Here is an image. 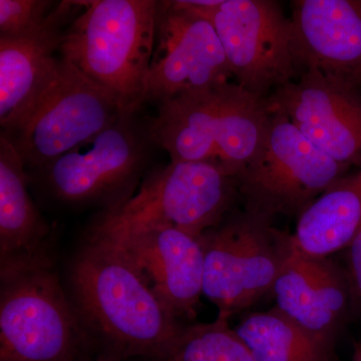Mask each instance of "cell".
Masks as SVG:
<instances>
[{
	"mask_svg": "<svg viewBox=\"0 0 361 361\" xmlns=\"http://www.w3.org/2000/svg\"><path fill=\"white\" fill-rule=\"evenodd\" d=\"M68 278L71 303L97 357L170 356L185 326L110 240L90 231Z\"/></svg>",
	"mask_w": 361,
	"mask_h": 361,
	"instance_id": "obj_1",
	"label": "cell"
},
{
	"mask_svg": "<svg viewBox=\"0 0 361 361\" xmlns=\"http://www.w3.org/2000/svg\"><path fill=\"white\" fill-rule=\"evenodd\" d=\"M66 28L59 56L106 90L125 111L145 103L159 4L156 0H90Z\"/></svg>",
	"mask_w": 361,
	"mask_h": 361,
	"instance_id": "obj_2",
	"label": "cell"
},
{
	"mask_svg": "<svg viewBox=\"0 0 361 361\" xmlns=\"http://www.w3.org/2000/svg\"><path fill=\"white\" fill-rule=\"evenodd\" d=\"M159 104L154 135L171 161L217 163L235 177L258 153L270 118L267 97L232 82Z\"/></svg>",
	"mask_w": 361,
	"mask_h": 361,
	"instance_id": "obj_3",
	"label": "cell"
},
{
	"mask_svg": "<svg viewBox=\"0 0 361 361\" xmlns=\"http://www.w3.org/2000/svg\"><path fill=\"white\" fill-rule=\"evenodd\" d=\"M126 111L113 125L44 167L30 180L61 203L102 207L104 211L132 198L159 147L153 118Z\"/></svg>",
	"mask_w": 361,
	"mask_h": 361,
	"instance_id": "obj_4",
	"label": "cell"
},
{
	"mask_svg": "<svg viewBox=\"0 0 361 361\" xmlns=\"http://www.w3.org/2000/svg\"><path fill=\"white\" fill-rule=\"evenodd\" d=\"M0 361L94 357L54 264L0 273Z\"/></svg>",
	"mask_w": 361,
	"mask_h": 361,
	"instance_id": "obj_5",
	"label": "cell"
},
{
	"mask_svg": "<svg viewBox=\"0 0 361 361\" xmlns=\"http://www.w3.org/2000/svg\"><path fill=\"white\" fill-rule=\"evenodd\" d=\"M272 219L231 211L199 237L203 295L217 306L219 317L229 319L272 290L294 249L292 234L273 227Z\"/></svg>",
	"mask_w": 361,
	"mask_h": 361,
	"instance_id": "obj_6",
	"label": "cell"
},
{
	"mask_svg": "<svg viewBox=\"0 0 361 361\" xmlns=\"http://www.w3.org/2000/svg\"><path fill=\"white\" fill-rule=\"evenodd\" d=\"M123 113L106 90L59 56L39 96L1 134L13 145L25 167L33 171L89 141Z\"/></svg>",
	"mask_w": 361,
	"mask_h": 361,
	"instance_id": "obj_7",
	"label": "cell"
},
{
	"mask_svg": "<svg viewBox=\"0 0 361 361\" xmlns=\"http://www.w3.org/2000/svg\"><path fill=\"white\" fill-rule=\"evenodd\" d=\"M239 196L236 177L210 161H170L148 172L123 205L103 211L96 222L110 227L167 226L199 238L219 224Z\"/></svg>",
	"mask_w": 361,
	"mask_h": 361,
	"instance_id": "obj_8",
	"label": "cell"
},
{
	"mask_svg": "<svg viewBox=\"0 0 361 361\" xmlns=\"http://www.w3.org/2000/svg\"><path fill=\"white\" fill-rule=\"evenodd\" d=\"M349 170L306 139L288 118L270 111L260 149L237 175V188L248 212L298 218Z\"/></svg>",
	"mask_w": 361,
	"mask_h": 361,
	"instance_id": "obj_9",
	"label": "cell"
},
{
	"mask_svg": "<svg viewBox=\"0 0 361 361\" xmlns=\"http://www.w3.org/2000/svg\"><path fill=\"white\" fill-rule=\"evenodd\" d=\"M212 23L237 84L267 97L300 75L291 21L272 0H186Z\"/></svg>",
	"mask_w": 361,
	"mask_h": 361,
	"instance_id": "obj_10",
	"label": "cell"
},
{
	"mask_svg": "<svg viewBox=\"0 0 361 361\" xmlns=\"http://www.w3.org/2000/svg\"><path fill=\"white\" fill-rule=\"evenodd\" d=\"M232 77L211 21L186 0L160 1L145 102L161 104L185 92L227 84Z\"/></svg>",
	"mask_w": 361,
	"mask_h": 361,
	"instance_id": "obj_11",
	"label": "cell"
},
{
	"mask_svg": "<svg viewBox=\"0 0 361 361\" xmlns=\"http://www.w3.org/2000/svg\"><path fill=\"white\" fill-rule=\"evenodd\" d=\"M90 231L110 240L154 294L178 318H191L203 295L204 254L199 238L167 226L110 227Z\"/></svg>",
	"mask_w": 361,
	"mask_h": 361,
	"instance_id": "obj_12",
	"label": "cell"
},
{
	"mask_svg": "<svg viewBox=\"0 0 361 361\" xmlns=\"http://www.w3.org/2000/svg\"><path fill=\"white\" fill-rule=\"evenodd\" d=\"M270 111L289 118L297 130L323 153L356 167L361 164V97L325 78L305 71L293 82L267 97Z\"/></svg>",
	"mask_w": 361,
	"mask_h": 361,
	"instance_id": "obj_13",
	"label": "cell"
},
{
	"mask_svg": "<svg viewBox=\"0 0 361 361\" xmlns=\"http://www.w3.org/2000/svg\"><path fill=\"white\" fill-rule=\"evenodd\" d=\"M291 7L292 49L300 75L319 71L360 90L361 0H295Z\"/></svg>",
	"mask_w": 361,
	"mask_h": 361,
	"instance_id": "obj_14",
	"label": "cell"
},
{
	"mask_svg": "<svg viewBox=\"0 0 361 361\" xmlns=\"http://www.w3.org/2000/svg\"><path fill=\"white\" fill-rule=\"evenodd\" d=\"M275 310L310 336L334 346L353 312L345 269L329 257H313L295 249L273 285Z\"/></svg>",
	"mask_w": 361,
	"mask_h": 361,
	"instance_id": "obj_15",
	"label": "cell"
},
{
	"mask_svg": "<svg viewBox=\"0 0 361 361\" xmlns=\"http://www.w3.org/2000/svg\"><path fill=\"white\" fill-rule=\"evenodd\" d=\"M80 8V1H61L32 32L0 37V125L13 127L44 89L58 66L66 28Z\"/></svg>",
	"mask_w": 361,
	"mask_h": 361,
	"instance_id": "obj_16",
	"label": "cell"
},
{
	"mask_svg": "<svg viewBox=\"0 0 361 361\" xmlns=\"http://www.w3.org/2000/svg\"><path fill=\"white\" fill-rule=\"evenodd\" d=\"M30 177L0 134V273L54 264L52 230L28 193Z\"/></svg>",
	"mask_w": 361,
	"mask_h": 361,
	"instance_id": "obj_17",
	"label": "cell"
},
{
	"mask_svg": "<svg viewBox=\"0 0 361 361\" xmlns=\"http://www.w3.org/2000/svg\"><path fill=\"white\" fill-rule=\"evenodd\" d=\"M361 231V164L318 197L297 221L295 249L313 257L345 250Z\"/></svg>",
	"mask_w": 361,
	"mask_h": 361,
	"instance_id": "obj_18",
	"label": "cell"
},
{
	"mask_svg": "<svg viewBox=\"0 0 361 361\" xmlns=\"http://www.w3.org/2000/svg\"><path fill=\"white\" fill-rule=\"evenodd\" d=\"M254 361H334V346L318 341L279 311L252 312L234 327Z\"/></svg>",
	"mask_w": 361,
	"mask_h": 361,
	"instance_id": "obj_19",
	"label": "cell"
},
{
	"mask_svg": "<svg viewBox=\"0 0 361 361\" xmlns=\"http://www.w3.org/2000/svg\"><path fill=\"white\" fill-rule=\"evenodd\" d=\"M171 361H254L250 351L230 327L229 319L185 326L169 356Z\"/></svg>",
	"mask_w": 361,
	"mask_h": 361,
	"instance_id": "obj_20",
	"label": "cell"
},
{
	"mask_svg": "<svg viewBox=\"0 0 361 361\" xmlns=\"http://www.w3.org/2000/svg\"><path fill=\"white\" fill-rule=\"evenodd\" d=\"M58 4L51 0H0V37L32 32L47 20Z\"/></svg>",
	"mask_w": 361,
	"mask_h": 361,
	"instance_id": "obj_21",
	"label": "cell"
},
{
	"mask_svg": "<svg viewBox=\"0 0 361 361\" xmlns=\"http://www.w3.org/2000/svg\"><path fill=\"white\" fill-rule=\"evenodd\" d=\"M345 269L348 275L353 312L361 318V231L345 249Z\"/></svg>",
	"mask_w": 361,
	"mask_h": 361,
	"instance_id": "obj_22",
	"label": "cell"
},
{
	"mask_svg": "<svg viewBox=\"0 0 361 361\" xmlns=\"http://www.w3.org/2000/svg\"><path fill=\"white\" fill-rule=\"evenodd\" d=\"M353 361H361V342H356L353 346Z\"/></svg>",
	"mask_w": 361,
	"mask_h": 361,
	"instance_id": "obj_23",
	"label": "cell"
},
{
	"mask_svg": "<svg viewBox=\"0 0 361 361\" xmlns=\"http://www.w3.org/2000/svg\"><path fill=\"white\" fill-rule=\"evenodd\" d=\"M82 361H111V360H106V358H103V357H97V356H96V357L87 358V360H85Z\"/></svg>",
	"mask_w": 361,
	"mask_h": 361,
	"instance_id": "obj_24",
	"label": "cell"
},
{
	"mask_svg": "<svg viewBox=\"0 0 361 361\" xmlns=\"http://www.w3.org/2000/svg\"><path fill=\"white\" fill-rule=\"evenodd\" d=\"M152 361H171L169 360V358H163V360H152Z\"/></svg>",
	"mask_w": 361,
	"mask_h": 361,
	"instance_id": "obj_25",
	"label": "cell"
}]
</instances>
